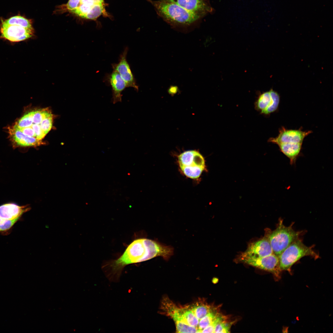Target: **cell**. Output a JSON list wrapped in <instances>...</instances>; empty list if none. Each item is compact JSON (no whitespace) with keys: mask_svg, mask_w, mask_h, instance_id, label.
Wrapping results in <instances>:
<instances>
[{"mask_svg":"<svg viewBox=\"0 0 333 333\" xmlns=\"http://www.w3.org/2000/svg\"><path fill=\"white\" fill-rule=\"evenodd\" d=\"M174 249L157 240L141 238L134 240L118 258L107 262L104 268L109 270L110 276L118 278L126 265L140 263L161 257L168 260L173 255Z\"/></svg>","mask_w":333,"mask_h":333,"instance_id":"1","label":"cell"},{"mask_svg":"<svg viewBox=\"0 0 333 333\" xmlns=\"http://www.w3.org/2000/svg\"><path fill=\"white\" fill-rule=\"evenodd\" d=\"M147 0L154 7L158 15L172 26H187L201 18L166 0Z\"/></svg>","mask_w":333,"mask_h":333,"instance_id":"2","label":"cell"},{"mask_svg":"<svg viewBox=\"0 0 333 333\" xmlns=\"http://www.w3.org/2000/svg\"><path fill=\"white\" fill-rule=\"evenodd\" d=\"M301 233L294 230L292 225H284L283 220L280 219L276 229L269 230L265 237L270 243L273 253L278 257L289 246L298 239Z\"/></svg>","mask_w":333,"mask_h":333,"instance_id":"3","label":"cell"},{"mask_svg":"<svg viewBox=\"0 0 333 333\" xmlns=\"http://www.w3.org/2000/svg\"><path fill=\"white\" fill-rule=\"evenodd\" d=\"M308 247L298 239L289 246L278 257L281 271H290L292 266L302 257L310 256L315 259L319 256L313 249Z\"/></svg>","mask_w":333,"mask_h":333,"instance_id":"4","label":"cell"},{"mask_svg":"<svg viewBox=\"0 0 333 333\" xmlns=\"http://www.w3.org/2000/svg\"><path fill=\"white\" fill-rule=\"evenodd\" d=\"M178 162L184 174L192 179L199 178L205 167L204 157L196 150H188L181 153L178 156Z\"/></svg>","mask_w":333,"mask_h":333,"instance_id":"5","label":"cell"},{"mask_svg":"<svg viewBox=\"0 0 333 333\" xmlns=\"http://www.w3.org/2000/svg\"><path fill=\"white\" fill-rule=\"evenodd\" d=\"M106 6L105 0H80L79 6L72 13L88 19L96 20L102 15L110 18Z\"/></svg>","mask_w":333,"mask_h":333,"instance_id":"6","label":"cell"},{"mask_svg":"<svg viewBox=\"0 0 333 333\" xmlns=\"http://www.w3.org/2000/svg\"><path fill=\"white\" fill-rule=\"evenodd\" d=\"M279 132L276 137L269 138L268 141L278 145L281 144H302L304 138L312 131H303L301 128L298 130L287 129L282 127L280 129Z\"/></svg>","mask_w":333,"mask_h":333,"instance_id":"7","label":"cell"},{"mask_svg":"<svg viewBox=\"0 0 333 333\" xmlns=\"http://www.w3.org/2000/svg\"><path fill=\"white\" fill-rule=\"evenodd\" d=\"M1 37L12 42H18L28 39L33 35V29L27 28L21 26L9 25L3 22L0 28Z\"/></svg>","mask_w":333,"mask_h":333,"instance_id":"8","label":"cell"},{"mask_svg":"<svg viewBox=\"0 0 333 333\" xmlns=\"http://www.w3.org/2000/svg\"><path fill=\"white\" fill-rule=\"evenodd\" d=\"M240 261L269 272L277 279L281 277L282 271L280 268L278 258L273 253L256 259H244Z\"/></svg>","mask_w":333,"mask_h":333,"instance_id":"9","label":"cell"},{"mask_svg":"<svg viewBox=\"0 0 333 333\" xmlns=\"http://www.w3.org/2000/svg\"><path fill=\"white\" fill-rule=\"evenodd\" d=\"M273 254L271 246L265 237L250 244L245 251L238 258L240 261L246 259H253L264 257Z\"/></svg>","mask_w":333,"mask_h":333,"instance_id":"10","label":"cell"},{"mask_svg":"<svg viewBox=\"0 0 333 333\" xmlns=\"http://www.w3.org/2000/svg\"><path fill=\"white\" fill-rule=\"evenodd\" d=\"M280 101L279 94L271 89L259 96L256 104V108L261 113L269 115L277 110Z\"/></svg>","mask_w":333,"mask_h":333,"instance_id":"11","label":"cell"},{"mask_svg":"<svg viewBox=\"0 0 333 333\" xmlns=\"http://www.w3.org/2000/svg\"><path fill=\"white\" fill-rule=\"evenodd\" d=\"M128 48L126 47L121 55L119 62L112 65L113 70L117 71L126 83L127 87L134 88L136 91L138 90L135 79L126 60Z\"/></svg>","mask_w":333,"mask_h":333,"instance_id":"12","label":"cell"},{"mask_svg":"<svg viewBox=\"0 0 333 333\" xmlns=\"http://www.w3.org/2000/svg\"><path fill=\"white\" fill-rule=\"evenodd\" d=\"M175 3L189 12L202 17L212 12V8L207 0H166Z\"/></svg>","mask_w":333,"mask_h":333,"instance_id":"13","label":"cell"},{"mask_svg":"<svg viewBox=\"0 0 333 333\" xmlns=\"http://www.w3.org/2000/svg\"><path fill=\"white\" fill-rule=\"evenodd\" d=\"M161 308L164 313L173 319L175 326L181 323H187L183 317L182 307L178 306L167 297L163 298Z\"/></svg>","mask_w":333,"mask_h":333,"instance_id":"14","label":"cell"},{"mask_svg":"<svg viewBox=\"0 0 333 333\" xmlns=\"http://www.w3.org/2000/svg\"><path fill=\"white\" fill-rule=\"evenodd\" d=\"M12 140L17 145L21 146H37L44 144L41 140L28 136L15 126L9 129Z\"/></svg>","mask_w":333,"mask_h":333,"instance_id":"15","label":"cell"},{"mask_svg":"<svg viewBox=\"0 0 333 333\" xmlns=\"http://www.w3.org/2000/svg\"><path fill=\"white\" fill-rule=\"evenodd\" d=\"M29 209V208L27 206L6 204L0 206V217L7 220H19L22 215Z\"/></svg>","mask_w":333,"mask_h":333,"instance_id":"16","label":"cell"},{"mask_svg":"<svg viewBox=\"0 0 333 333\" xmlns=\"http://www.w3.org/2000/svg\"><path fill=\"white\" fill-rule=\"evenodd\" d=\"M109 81L112 91L113 104L121 101L122 92L127 87L126 83L119 74L113 70L109 77Z\"/></svg>","mask_w":333,"mask_h":333,"instance_id":"17","label":"cell"},{"mask_svg":"<svg viewBox=\"0 0 333 333\" xmlns=\"http://www.w3.org/2000/svg\"><path fill=\"white\" fill-rule=\"evenodd\" d=\"M302 145V144L293 145L282 144L278 146L280 151L289 158L290 164L292 165L295 163L297 159L300 155Z\"/></svg>","mask_w":333,"mask_h":333,"instance_id":"18","label":"cell"},{"mask_svg":"<svg viewBox=\"0 0 333 333\" xmlns=\"http://www.w3.org/2000/svg\"><path fill=\"white\" fill-rule=\"evenodd\" d=\"M190 307L199 320L212 310L210 305L205 301L200 300L193 304Z\"/></svg>","mask_w":333,"mask_h":333,"instance_id":"19","label":"cell"},{"mask_svg":"<svg viewBox=\"0 0 333 333\" xmlns=\"http://www.w3.org/2000/svg\"><path fill=\"white\" fill-rule=\"evenodd\" d=\"M2 22L9 25H17L27 28L33 29L30 20L19 15L12 17Z\"/></svg>","mask_w":333,"mask_h":333,"instance_id":"20","label":"cell"},{"mask_svg":"<svg viewBox=\"0 0 333 333\" xmlns=\"http://www.w3.org/2000/svg\"><path fill=\"white\" fill-rule=\"evenodd\" d=\"M219 314L212 310L204 317L199 320L198 326L197 333H201V331L211 324Z\"/></svg>","mask_w":333,"mask_h":333,"instance_id":"21","label":"cell"},{"mask_svg":"<svg viewBox=\"0 0 333 333\" xmlns=\"http://www.w3.org/2000/svg\"><path fill=\"white\" fill-rule=\"evenodd\" d=\"M182 310L183 317L186 322L188 325L197 328L199 320L190 307H182Z\"/></svg>","mask_w":333,"mask_h":333,"instance_id":"22","label":"cell"},{"mask_svg":"<svg viewBox=\"0 0 333 333\" xmlns=\"http://www.w3.org/2000/svg\"><path fill=\"white\" fill-rule=\"evenodd\" d=\"M225 318L220 315L215 326L214 333H229L231 325L226 322Z\"/></svg>","mask_w":333,"mask_h":333,"instance_id":"23","label":"cell"},{"mask_svg":"<svg viewBox=\"0 0 333 333\" xmlns=\"http://www.w3.org/2000/svg\"><path fill=\"white\" fill-rule=\"evenodd\" d=\"M33 111L24 115L15 124L14 126L18 129L31 126L33 123Z\"/></svg>","mask_w":333,"mask_h":333,"instance_id":"24","label":"cell"},{"mask_svg":"<svg viewBox=\"0 0 333 333\" xmlns=\"http://www.w3.org/2000/svg\"><path fill=\"white\" fill-rule=\"evenodd\" d=\"M50 112L47 109H43L33 111V123L39 124L43 119Z\"/></svg>","mask_w":333,"mask_h":333,"instance_id":"25","label":"cell"},{"mask_svg":"<svg viewBox=\"0 0 333 333\" xmlns=\"http://www.w3.org/2000/svg\"><path fill=\"white\" fill-rule=\"evenodd\" d=\"M52 122V116L50 112L43 119L39 125L41 129L46 134L51 128Z\"/></svg>","mask_w":333,"mask_h":333,"instance_id":"26","label":"cell"},{"mask_svg":"<svg viewBox=\"0 0 333 333\" xmlns=\"http://www.w3.org/2000/svg\"><path fill=\"white\" fill-rule=\"evenodd\" d=\"M18 220H7L0 217V232L7 231L12 228Z\"/></svg>","mask_w":333,"mask_h":333,"instance_id":"27","label":"cell"},{"mask_svg":"<svg viewBox=\"0 0 333 333\" xmlns=\"http://www.w3.org/2000/svg\"><path fill=\"white\" fill-rule=\"evenodd\" d=\"M31 126L35 132V138L36 139L41 140L46 135L41 129L39 124H32Z\"/></svg>","mask_w":333,"mask_h":333,"instance_id":"28","label":"cell"},{"mask_svg":"<svg viewBox=\"0 0 333 333\" xmlns=\"http://www.w3.org/2000/svg\"><path fill=\"white\" fill-rule=\"evenodd\" d=\"M80 2V0H69L66 5L67 8L72 12L79 6Z\"/></svg>","mask_w":333,"mask_h":333,"instance_id":"29","label":"cell"},{"mask_svg":"<svg viewBox=\"0 0 333 333\" xmlns=\"http://www.w3.org/2000/svg\"><path fill=\"white\" fill-rule=\"evenodd\" d=\"M18 129L20 130L25 135L29 137L35 138V132L31 126Z\"/></svg>","mask_w":333,"mask_h":333,"instance_id":"30","label":"cell"},{"mask_svg":"<svg viewBox=\"0 0 333 333\" xmlns=\"http://www.w3.org/2000/svg\"><path fill=\"white\" fill-rule=\"evenodd\" d=\"M177 91V87L176 86H172L170 88L169 90V92L171 94H174Z\"/></svg>","mask_w":333,"mask_h":333,"instance_id":"31","label":"cell"}]
</instances>
